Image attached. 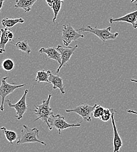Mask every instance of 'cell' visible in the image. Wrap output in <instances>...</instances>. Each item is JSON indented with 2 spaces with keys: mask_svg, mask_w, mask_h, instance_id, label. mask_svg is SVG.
Listing matches in <instances>:
<instances>
[{
  "mask_svg": "<svg viewBox=\"0 0 137 152\" xmlns=\"http://www.w3.org/2000/svg\"><path fill=\"white\" fill-rule=\"evenodd\" d=\"M112 111V115H111V123L113 128V132H114V137H113V147L114 151L113 152H119L120 149L122 146V142L121 138L118 133L117 131V128L116 125L115 120H114V113L116 111L114 109H111Z\"/></svg>",
  "mask_w": 137,
  "mask_h": 152,
  "instance_id": "8fae6325",
  "label": "cell"
},
{
  "mask_svg": "<svg viewBox=\"0 0 137 152\" xmlns=\"http://www.w3.org/2000/svg\"><path fill=\"white\" fill-rule=\"evenodd\" d=\"M84 36L80 32L74 29L70 23L63 25L62 39L64 46H68L73 41H76L79 38H83Z\"/></svg>",
  "mask_w": 137,
  "mask_h": 152,
  "instance_id": "8992f818",
  "label": "cell"
},
{
  "mask_svg": "<svg viewBox=\"0 0 137 152\" xmlns=\"http://www.w3.org/2000/svg\"><path fill=\"white\" fill-rule=\"evenodd\" d=\"M78 45H76L75 47H68L63 48L61 45H58L56 49L59 52L61 55V64L59 65L58 68L56 70V73L58 74L61 69V68L64 66L70 60V58L74 53L75 51L78 49Z\"/></svg>",
  "mask_w": 137,
  "mask_h": 152,
  "instance_id": "9c48e42d",
  "label": "cell"
},
{
  "mask_svg": "<svg viewBox=\"0 0 137 152\" xmlns=\"http://www.w3.org/2000/svg\"><path fill=\"white\" fill-rule=\"evenodd\" d=\"M97 105V104H95L93 106H91L87 104H82L77 106L73 109L66 110V112L67 113H74L78 114V115L82 117L84 121H86L88 122H91L92 121L91 114L93 113Z\"/></svg>",
  "mask_w": 137,
  "mask_h": 152,
  "instance_id": "ba28073f",
  "label": "cell"
},
{
  "mask_svg": "<svg viewBox=\"0 0 137 152\" xmlns=\"http://www.w3.org/2000/svg\"><path fill=\"white\" fill-rule=\"evenodd\" d=\"M15 46L18 50H20L22 52L26 53V54H30L32 52V50L28 45V41L26 40L18 42L17 43H16L15 44Z\"/></svg>",
  "mask_w": 137,
  "mask_h": 152,
  "instance_id": "ac0fdd59",
  "label": "cell"
},
{
  "mask_svg": "<svg viewBox=\"0 0 137 152\" xmlns=\"http://www.w3.org/2000/svg\"><path fill=\"white\" fill-rule=\"evenodd\" d=\"M10 29L8 28L1 29L2 35L0 38V54H3L5 52V46L10 41L8 38V32Z\"/></svg>",
  "mask_w": 137,
  "mask_h": 152,
  "instance_id": "9a60e30c",
  "label": "cell"
},
{
  "mask_svg": "<svg viewBox=\"0 0 137 152\" xmlns=\"http://www.w3.org/2000/svg\"><path fill=\"white\" fill-rule=\"evenodd\" d=\"M39 129L37 128H30L25 125H23V129L21 131V137L17 141V145H20L25 143H39L44 146L46 143L39 139Z\"/></svg>",
  "mask_w": 137,
  "mask_h": 152,
  "instance_id": "7a4b0ae2",
  "label": "cell"
},
{
  "mask_svg": "<svg viewBox=\"0 0 137 152\" xmlns=\"http://www.w3.org/2000/svg\"><path fill=\"white\" fill-rule=\"evenodd\" d=\"M51 97L52 94H49L46 99L43 100L41 104L35 105V108L36 110L34 111L35 115L38 116V117L35 120H34V122L39 119H41L45 124H46L50 131H52L53 128L49 123V119L52 115H53L52 109L50 107Z\"/></svg>",
  "mask_w": 137,
  "mask_h": 152,
  "instance_id": "6da1fadb",
  "label": "cell"
},
{
  "mask_svg": "<svg viewBox=\"0 0 137 152\" xmlns=\"http://www.w3.org/2000/svg\"><path fill=\"white\" fill-rule=\"evenodd\" d=\"M36 82L37 83H49V73L48 72H46L45 70L38 71L37 73Z\"/></svg>",
  "mask_w": 137,
  "mask_h": 152,
  "instance_id": "d6986e66",
  "label": "cell"
},
{
  "mask_svg": "<svg viewBox=\"0 0 137 152\" xmlns=\"http://www.w3.org/2000/svg\"><path fill=\"white\" fill-rule=\"evenodd\" d=\"M1 66L2 69L7 72H10L13 70L15 64L14 61L10 58H6L1 63Z\"/></svg>",
  "mask_w": 137,
  "mask_h": 152,
  "instance_id": "44dd1931",
  "label": "cell"
},
{
  "mask_svg": "<svg viewBox=\"0 0 137 152\" xmlns=\"http://www.w3.org/2000/svg\"><path fill=\"white\" fill-rule=\"evenodd\" d=\"M14 34H13V33L12 32V31L10 29V31H9V32H8V39H10V41H11L12 40V39L14 38Z\"/></svg>",
  "mask_w": 137,
  "mask_h": 152,
  "instance_id": "cb8c5ba5",
  "label": "cell"
},
{
  "mask_svg": "<svg viewBox=\"0 0 137 152\" xmlns=\"http://www.w3.org/2000/svg\"><path fill=\"white\" fill-rule=\"evenodd\" d=\"M104 108L101 107V105H97L96 107L95 108L93 114V116L95 118H99L100 119V118L101 117V116L103 115L104 111Z\"/></svg>",
  "mask_w": 137,
  "mask_h": 152,
  "instance_id": "603a6c76",
  "label": "cell"
},
{
  "mask_svg": "<svg viewBox=\"0 0 137 152\" xmlns=\"http://www.w3.org/2000/svg\"><path fill=\"white\" fill-rule=\"evenodd\" d=\"M49 73V83L53 85V89H59L62 94H65L64 87L63 83V79L59 76L54 75L51 70H48Z\"/></svg>",
  "mask_w": 137,
  "mask_h": 152,
  "instance_id": "7c38bea8",
  "label": "cell"
},
{
  "mask_svg": "<svg viewBox=\"0 0 137 152\" xmlns=\"http://www.w3.org/2000/svg\"><path fill=\"white\" fill-rule=\"evenodd\" d=\"M111 27L108 26L105 29H98L97 26L95 28L92 27L90 25L87 26L86 27L81 28L77 29L78 32H89L94 34L96 37H97L103 42H105L109 40H114L117 38L119 35V33L116 32L113 34L111 32Z\"/></svg>",
  "mask_w": 137,
  "mask_h": 152,
  "instance_id": "3957f363",
  "label": "cell"
},
{
  "mask_svg": "<svg viewBox=\"0 0 137 152\" xmlns=\"http://www.w3.org/2000/svg\"><path fill=\"white\" fill-rule=\"evenodd\" d=\"M28 90L26 89L25 90L24 94L20 98V100L16 104H12L10 99L7 101V103L10 108H13L16 110L17 115L14 116L18 120H21L23 115L26 112L28 109V105L26 104V95L28 93Z\"/></svg>",
  "mask_w": 137,
  "mask_h": 152,
  "instance_id": "52a82bcc",
  "label": "cell"
},
{
  "mask_svg": "<svg viewBox=\"0 0 137 152\" xmlns=\"http://www.w3.org/2000/svg\"><path fill=\"white\" fill-rule=\"evenodd\" d=\"M127 113H130V114H135V115H137V112L134 111V110H127Z\"/></svg>",
  "mask_w": 137,
  "mask_h": 152,
  "instance_id": "484cf974",
  "label": "cell"
},
{
  "mask_svg": "<svg viewBox=\"0 0 137 152\" xmlns=\"http://www.w3.org/2000/svg\"><path fill=\"white\" fill-rule=\"evenodd\" d=\"M137 10L134 12H131L126 14L125 15L118 18H110L109 19V22L111 24L113 23L116 22H127L130 23L134 29L137 28Z\"/></svg>",
  "mask_w": 137,
  "mask_h": 152,
  "instance_id": "30bf717a",
  "label": "cell"
},
{
  "mask_svg": "<svg viewBox=\"0 0 137 152\" xmlns=\"http://www.w3.org/2000/svg\"><path fill=\"white\" fill-rule=\"evenodd\" d=\"M131 2H132V3H133V2H136V5H137V0H131Z\"/></svg>",
  "mask_w": 137,
  "mask_h": 152,
  "instance_id": "f1b7e54d",
  "label": "cell"
},
{
  "mask_svg": "<svg viewBox=\"0 0 137 152\" xmlns=\"http://www.w3.org/2000/svg\"><path fill=\"white\" fill-rule=\"evenodd\" d=\"M111 115H112L111 109L105 108L103 115L100 118V119L104 122H107L108 121H109L110 118H111Z\"/></svg>",
  "mask_w": 137,
  "mask_h": 152,
  "instance_id": "7402d4cb",
  "label": "cell"
},
{
  "mask_svg": "<svg viewBox=\"0 0 137 152\" xmlns=\"http://www.w3.org/2000/svg\"><path fill=\"white\" fill-rule=\"evenodd\" d=\"M130 81H131V82H133V83H137V80H136V79H131V80H130Z\"/></svg>",
  "mask_w": 137,
  "mask_h": 152,
  "instance_id": "83f0119b",
  "label": "cell"
},
{
  "mask_svg": "<svg viewBox=\"0 0 137 152\" xmlns=\"http://www.w3.org/2000/svg\"><path fill=\"white\" fill-rule=\"evenodd\" d=\"M56 0H46V3L48 4V5L50 7H51V6L52 5V4L56 1Z\"/></svg>",
  "mask_w": 137,
  "mask_h": 152,
  "instance_id": "d4e9b609",
  "label": "cell"
},
{
  "mask_svg": "<svg viewBox=\"0 0 137 152\" xmlns=\"http://www.w3.org/2000/svg\"><path fill=\"white\" fill-rule=\"evenodd\" d=\"M4 1L5 0H0V11H1V10L2 9V8L3 7V4L4 2Z\"/></svg>",
  "mask_w": 137,
  "mask_h": 152,
  "instance_id": "4316f807",
  "label": "cell"
},
{
  "mask_svg": "<svg viewBox=\"0 0 137 152\" xmlns=\"http://www.w3.org/2000/svg\"><path fill=\"white\" fill-rule=\"evenodd\" d=\"M25 22L24 19L22 18H16V19H11L8 18H4L2 19L1 23L5 28H11L14 27L18 23H23Z\"/></svg>",
  "mask_w": 137,
  "mask_h": 152,
  "instance_id": "2e32d148",
  "label": "cell"
},
{
  "mask_svg": "<svg viewBox=\"0 0 137 152\" xmlns=\"http://www.w3.org/2000/svg\"><path fill=\"white\" fill-rule=\"evenodd\" d=\"M38 0H16L17 4L14 5L15 8L22 9L25 12H28L32 10L34 4Z\"/></svg>",
  "mask_w": 137,
  "mask_h": 152,
  "instance_id": "5bb4252c",
  "label": "cell"
},
{
  "mask_svg": "<svg viewBox=\"0 0 137 152\" xmlns=\"http://www.w3.org/2000/svg\"><path fill=\"white\" fill-rule=\"evenodd\" d=\"M39 52L40 53H45L48 57L50 59L54 60L58 62L59 65L61 64V55L59 52L54 48H42L39 49Z\"/></svg>",
  "mask_w": 137,
  "mask_h": 152,
  "instance_id": "4fadbf2b",
  "label": "cell"
},
{
  "mask_svg": "<svg viewBox=\"0 0 137 152\" xmlns=\"http://www.w3.org/2000/svg\"><path fill=\"white\" fill-rule=\"evenodd\" d=\"M63 1H64V0H56L52 4V5L51 7L53 10V13H54V17H53V23H55V21L57 19L58 15L59 14L60 9H61L62 4L63 2Z\"/></svg>",
  "mask_w": 137,
  "mask_h": 152,
  "instance_id": "ffe728a7",
  "label": "cell"
},
{
  "mask_svg": "<svg viewBox=\"0 0 137 152\" xmlns=\"http://www.w3.org/2000/svg\"><path fill=\"white\" fill-rule=\"evenodd\" d=\"M83 122V121L76 123V124H69L67 123L64 116L57 114L52 115L49 119V123L51 126L53 128H55L59 132V134L62 132V131L74 127H79L81 126V124Z\"/></svg>",
  "mask_w": 137,
  "mask_h": 152,
  "instance_id": "277c9868",
  "label": "cell"
},
{
  "mask_svg": "<svg viewBox=\"0 0 137 152\" xmlns=\"http://www.w3.org/2000/svg\"><path fill=\"white\" fill-rule=\"evenodd\" d=\"M0 129L2 131L3 133L4 134L7 140L11 144H12L14 142H15L16 140L18 139V134L15 132L13 131H10L7 130L5 127H1Z\"/></svg>",
  "mask_w": 137,
  "mask_h": 152,
  "instance_id": "e0dca14e",
  "label": "cell"
},
{
  "mask_svg": "<svg viewBox=\"0 0 137 152\" xmlns=\"http://www.w3.org/2000/svg\"><path fill=\"white\" fill-rule=\"evenodd\" d=\"M1 35H2V32H1V31H0V38H1Z\"/></svg>",
  "mask_w": 137,
  "mask_h": 152,
  "instance_id": "f546056e",
  "label": "cell"
},
{
  "mask_svg": "<svg viewBox=\"0 0 137 152\" xmlns=\"http://www.w3.org/2000/svg\"><path fill=\"white\" fill-rule=\"evenodd\" d=\"M8 77H3L1 80V86H0V96L1 97V104L0 106V110L1 111H4V101L5 99V98L11 93H14V91L20 88L23 87L25 84H21V85H15L16 83L14 84H9L7 82V80L8 79Z\"/></svg>",
  "mask_w": 137,
  "mask_h": 152,
  "instance_id": "5b68a950",
  "label": "cell"
}]
</instances>
